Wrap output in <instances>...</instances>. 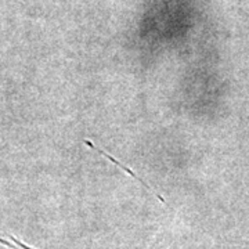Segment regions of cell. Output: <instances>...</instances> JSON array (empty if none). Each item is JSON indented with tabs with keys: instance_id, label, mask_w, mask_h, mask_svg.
<instances>
[{
	"instance_id": "obj_1",
	"label": "cell",
	"mask_w": 249,
	"mask_h": 249,
	"mask_svg": "<svg viewBox=\"0 0 249 249\" xmlns=\"http://www.w3.org/2000/svg\"><path fill=\"white\" fill-rule=\"evenodd\" d=\"M0 244H3V245H6V247H10V248H14V249H34V248H31V247H28V245H25L24 242L18 241L17 238H14V237H11L10 241L4 240V238H1V237H0ZM150 249H160V247H158L157 244H154Z\"/></svg>"
}]
</instances>
